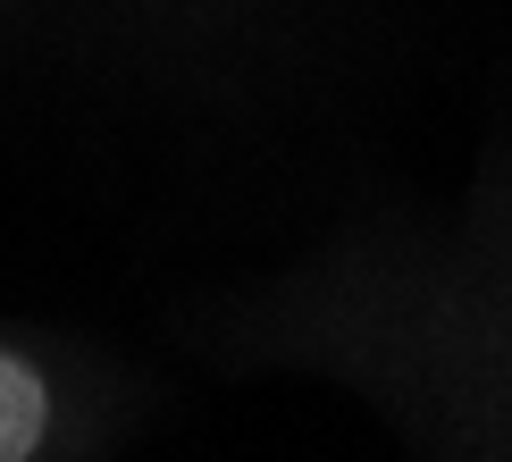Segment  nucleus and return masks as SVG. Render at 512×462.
I'll return each mask as SVG.
<instances>
[{"instance_id":"f257e3e1","label":"nucleus","mask_w":512,"mask_h":462,"mask_svg":"<svg viewBox=\"0 0 512 462\" xmlns=\"http://www.w3.org/2000/svg\"><path fill=\"white\" fill-rule=\"evenodd\" d=\"M51 429V387L34 378V362L0 353V462H26Z\"/></svg>"}]
</instances>
